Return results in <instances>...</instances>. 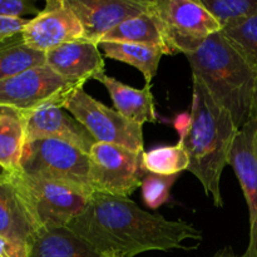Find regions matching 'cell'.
Instances as JSON below:
<instances>
[{
    "instance_id": "obj_1",
    "label": "cell",
    "mask_w": 257,
    "mask_h": 257,
    "mask_svg": "<svg viewBox=\"0 0 257 257\" xmlns=\"http://www.w3.org/2000/svg\"><path fill=\"white\" fill-rule=\"evenodd\" d=\"M100 256L135 257L147 251L191 250L186 240L201 241L192 223L170 221L142 210L131 198L94 192L84 211L68 226Z\"/></svg>"
},
{
    "instance_id": "obj_2",
    "label": "cell",
    "mask_w": 257,
    "mask_h": 257,
    "mask_svg": "<svg viewBox=\"0 0 257 257\" xmlns=\"http://www.w3.org/2000/svg\"><path fill=\"white\" fill-rule=\"evenodd\" d=\"M190 132L185 147L190 158L188 170L202 185L216 207H223L221 176L228 166L231 148L238 128L230 113L216 103L205 85L192 77Z\"/></svg>"
},
{
    "instance_id": "obj_3",
    "label": "cell",
    "mask_w": 257,
    "mask_h": 257,
    "mask_svg": "<svg viewBox=\"0 0 257 257\" xmlns=\"http://www.w3.org/2000/svg\"><path fill=\"white\" fill-rule=\"evenodd\" d=\"M192 77L200 79L217 104L225 108L238 130L251 120L257 73L221 32L186 55Z\"/></svg>"
},
{
    "instance_id": "obj_4",
    "label": "cell",
    "mask_w": 257,
    "mask_h": 257,
    "mask_svg": "<svg viewBox=\"0 0 257 257\" xmlns=\"http://www.w3.org/2000/svg\"><path fill=\"white\" fill-rule=\"evenodd\" d=\"M20 172L67 186L89 197L94 193L89 178V155L62 141L25 143Z\"/></svg>"
},
{
    "instance_id": "obj_5",
    "label": "cell",
    "mask_w": 257,
    "mask_h": 257,
    "mask_svg": "<svg viewBox=\"0 0 257 257\" xmlns=\"http://www.w3.org/2000/svg\"><path fill=\"white\" fill-rule=\"evenodd\" d=\"M150 10L160 23L170 55L191 54L208 37L221 32L200 0H150Z\"/></svg>"
},
{
    "instance_id": "obj_6",
    "label": "cell",
    "mask_w": 257,
    "mask_h": 257,
    "mask_svg": "<svg viewBox=\"0 0 257 257\" xmlns=\"http://www.w3.org/2000/svg\"><path fill=\"white\" fill-rule=\"evenodd\" d=\"M88 132L95 142L124 147L137 153L145 152L143 125L132 122L78 88L63 104Z\"/></svg>"
},
{
    "instance_id": "obj_7",
    "label": "cell",
    "mask_w": 257,
    "mask_h": 257,
    "mask_svg": "<svg viewBox=\"0 0 257 257\" xmlns=\"http://www.w3.org/2000/svg\"><path fill=\"white\" fill-rule=\"evenodd\" d=\"M40 230L68 227L84 211L89 196L53 181L13 172Z\"/></svg>"
},
{
    "instance_id": "obj_8",
    "label": "cell",
    "mask_w": 257,
    "mask_h": 257,
    "mask_svg": "<svg viewBox=\"0 0 257 257\" xmlns=\"http://www.w3.org/2000/svg\"><path fill=\"white\" fill-rule=\"evenodd\" d=\"M146 175L142 153L99 142L90 150L89 178L93 192L130 198L142 186Z\"/></svg>"
},
{
    "instance_id": "obj_9",
    "label": "cell",
    "mask_w": 257,
    "mask_h": 257,
    "mask_svg": "<svg viewBox=\"0 0 257 257\" xmlns=\"http://www.w3.org/2000/svg\"><path fill=\"white\" fill-rule=\"evenodd\" d=\"M75 89L45 64L0 80V104L27 113L48 105L63 107Z\"/></svg>"
},
{
    "instance_id": "obj_10",
    "label": "cell",
    "mask_w": 257,
    "mask_h": 257,
    "mask_svg": "<svg viewBox=\"0 0 257 257\" xmlns=\"http://www.w3.org/2000/svg\"><path fill=\"white\" fill-rule=\"evenodd\" d=\"M22 34L30 48L43 53L67 43L87 40L79 19L65 0H48L44 9L25 25Z\"/></svg>"
},
{
    "instance_id": "obj_11",
    "label": "cell",
    "mask_w": 257,
    "mask_h": 257,
    "mask_svg": "<svg viewBox=\"0 0 257 257\" xmlns=\"http://www.w3.org/2000/svg\"><path fill=\"white\" fill-rule=\"evenodd\" d=\"M257 120L251 119L236 135L228 165L233 168L248 207L250 241L241 257H257V152L255 133Z\"/></svg>"
},
{
    "instance_id": "obj_12",
    "label": "cell",
    "mask_w": 257,
    "mask_h": 257,
    "mask_svg": "<svg viewBox=\"0 0 257 257\" xmlns=\"http://www.w3.org/2000/svg\"><path fill=\"white\" fill-rule=\"evenodd\" d=\"M84 29L87 40H100L124 20L143 14L150 0H65Z\"/></svg>"
},
{
    "instance_id": "obj_13",
    "label": "cell",
    "mask_w": 257,
    "mask_h": 257,
    "mask_svg": "<svg viewBox=\"0 0 257 257\" xmlns=\"http://www.w3.org/2000/svg\"><path fill=\"white\" fill-rule=\"evenodd\" d=\"M40 231L14 175L0 177V236L28 253Z\"/></svg>"
},
{
    "instance_id": "obj_14",
    "label": "cell",
    "mask_w": 257,
    "mask_h": 257,
    "mask_svg": "<svg viewBox=\"0 0 257 257\" xmlns=\"http://www.w3.org/2000/svg\"><path fill=\"white\" fill-rule=\"evenodd\" d=\"M27 143L38 140H57L69 143L89 155L95 145L90 133L59 105H48L27 113Z\"/></svg>"
},
{
    "instance_id": "obj_15",
    "label": "cell",
    "mask_w": 257,
    "mask_h": 257,
    "mask_svg": "<svg viewBox=\"0 0 257 257\" xmlns=\"http://www.w3.org/2000/svg\"><path fill=\"white\" fill-rule=\"evenodd\" d=\"M45 64L77 88L104 72L99 45L90 40H78L59 45L45 53Z\"/></svg>"
},
{
    "instance_id": "obj_16",
    "label": "cell",
    "mask_w": 257,
    "mask_h": 257,
    "mask_svg": "<svg viewBox=\"0 0 257 257\" xmlns=\"http://www.w3.org/2000/svg\"><path fill=\"white\" fill-rule=\"evenodd\" d=\"M94 80L104 85L112 98L114 109L123 117L142 125L145 123H157L158 115L151 85L146 84L142 89H137L105 73L97 75Z\"/></svg>"
},
{
    "instance_id": "obj_17",
    "label": "cell",
    "mask_w": 257,
    "mask_h": 257,
    "mask_svg": "<svg viewBox=\"0 0 257 257\" xmlns=\"http://www.w3.org/2000/svg\"><path fill=\"white\" fill-rule=\"evenodd\" d=\"M27 112L0 104V166L9 173L20 171L27 143Z\"/></svg>"
},
{
    "instance_id": "obj_18",
    "label": "cell",
    "mask_w": 257,
    "mask_h": 257,
    "mask_svg": "<svg viewBox=\"0 0 257 257\" xmlns=\"http://www.w3.org/2000/svg\"><path fill=\"white\" fill-rule=\"evenodd\" d=\"M92 246L68 227L42 230L28 251V257H99Z\"/></svg>"
},
{
    "instance_id": "obj_19",
    "label": "cell",
    "mask_w": 257,
    "mask_h": 257,
    "mask_svg": "<svg viewBox=\"0 0 257 257\" xmlns=\"http://www.w3.org/2000/svg\"><path fill=\"white\" fill-rule=\"evenodd\" d=\"M107 42L135 43V44L150 45V47L160 48L163 50L165 55H170L160 23H158L155 14L151 12L150 8L143 14L124 20L118 27L110 30L100 40V43Z\"/></svg>"
},
{
    "instance_id": "obj_20",
    "label": "cell",
    "mask_w": 257,
    "mask_h": 257,
    "mask_svg": "<svg viewBox=\"0 0 257 257\" xmlns=\"http://www.w3.org/2000/svg\"><path fill=\"white\" fill-rule=\"evenodd\" d=\"M99 48L109 59L125 63L140 70L148 85L157 74L161 59L165 55L160 48L135 43L107 42L100 43Z\"/></svg>"
},
{
    "instance_id": "obj_21",
    "label": "cell",
    "mask_w": 257,
    "mask_h": 257,
    "mask_svg": "<svg viewBox=\"0 0 257 257\" xmlns=\"http://www.w3.org/2000/svg\"><path fill=\"white\" fill-rule=\"evenodd\" d=\"M45 65V53L30 48L22 32L0 40V80Z\"/></svg>"
},
{
    "instance_id": "obj_22",
    "label": "cell",
    "mask_w": 257,
    "mask_h": 257,
    "mask_svg": "<svg viewBox=\"0 0 257 257\" xmlns=\"http://www.w3.org/2000/svg\"><path fill=\"white\" fill-rule=\"evenodd\" d=\"M142 165L147 173L161 176L180 175L188 170L190 158L185 142L178 141L177 145L161 146L142 153Z\"/></svg>"
},
{
    "instance_id": "obj_23",
    "label": "cell",
    "mask_w": 257,
    "mask_h": 257,
    "mask_svg": "<svg viewBox=\"0 0 257 257\" xmlns=\"http://www.w3.org/2000/svg\"><path fill=\"white\" fill-rule=\"evenodd\" d=\"M220 24L221 30L236 27L257 14V0H200Z\"/></svg>"
},
{
    "instance_id": "obj_24",
    "label": "cell",
    "mask_w": 257,
    "mask_h": 257,
    "mask_svg": "<svg viewBox=\"0 0 257 257\" xmlns=\"http://www.w3.org/2000/svg\"><path fill=\"white\" fill-rule=\"evenodd\" d=\"M257 73V14L246 22L221 30Z\"/></svg>"
},
{
    "instance_id": "obj_25",
    "label": "cell",
    "mask_w": 257,
    "mask_h": 257,
    "mask_svg": "<svg viewBox=\"0 0 257 257\" xmlns=\"http://www.w3.org/2000/svg\"><path fill=\"white\" fill-rule=\"evenodd\" d=\"M180 175L161 176L155 173H147L142 181L143 202L151 210H157L166 202H168L171 188Z\"/></svg>"
},
{
    "instance_id": "obj_26",
    "label": "cell",
    "mask_w": 257,
    "mask_h": 257,
    "mask_svg": "<svg viewBox=\"0 0 257 257\" xmlns=\"http://www.w3.org/2000/svg\"><path fill=\"white\" fill-rule=\"evenodd\" d=\"M40 13L32 0H0V18H23L24 15Z\"/></svg>"
},
{
    "instance_id": "obj_27",
    "label": "cell",
    "mask_w": 257,
    "mask_h": 257,
    "mask_svg": "<svg viewBox=\"0 0 257 257\" xmlns=\"http://www.w3.org/2000/svg\"><path fill=\"white\" fill-rule=\"evenodd\" d=\"M28 23L25 18H0V40L23 32Z\"/></svg>"
},
{
    "instance_id": "obj_28",
    "label": "cell",
    "mask_w": 257,
    "mask_h": 257,
    "mask_svg": "<svg viewBox=\"0 0 257 257\" xmlns=\"http://www.w3.org/2000/svg\"><path fill=\"white\" fill-rule=\"evenodd\" d=\"M191 123H192V118H191V112L180 113L175 117L173 119V127L177 131L178 136H180L181 142H185L186 137L188 136L190 132Z\"/></svg>"
},
{
    "instance_id": "obj_29",
    "label": "cell",
    "mask_w": 257,
    "mask_h": 257,
    "mask_svg": "<svg viewBox=\"0 0 257 257\" xmlns=\"http://www.w3.org/2000/svg\"><path fill=\"white\" fill-rule=\"evenodd\" d=\"M0 257H28V253L0 236Z\"/></svg>"
},
{
    "instance_id": "obj_30",
    "label": "cell",
    "mask_w": 257,
    "mask_h": 257,
    "mask_svg": "<svg viewBox=\"0 0 257 257\" xmlns=\"http://www.w3.org/2000/svg\"><path fill=\"white\" fill-rule=\"evenodd\" d=\"M212 257H241V256L235 255V252L232 251V248L228 247V246H227V247L218 250L217 252H216Z\"/></svg>"
},
{
    "instance_id": "obj_31",
    "label": "cell",
    "mask_w": 257,
    "mask_h": 257,
    "mask_svg": "<svg viewBox=\"0 0 257 257\" xmlns=\"http://www.w3.org/2000/svg\"><path fill=\"white\" fill-rule=\"evenodd\" d=\"M251 119L257 120V85H256V89H255V95H253L252 110H251Z\"/></svg>"
},
{
    "instance_id": "obj_32",
    "label": "cell",
    "mask_w": 257,
    "mask_h": 257,
    "mask_svg": "<svg viewBox=\"0 0 257 257\" xmlns=\"http://www.w3.org/2000/svg\"><path fill=\"white\" fill-rule=\"evenodd\" d=\"M8 173H9V172H8V171H5L4 168H3L2 166H0V177H3V176L8 175Z\"/></svg>"
},
{
    "instance_id": "obj_33",
    "label": "cell",
    "mask_w": 257,
    "mask_h": 257,
    "mask_svg": "<svg viewBox=\"0 0 257 257\" xmlns=\"http://www.w3.org/2000/svg\"><path fill=\"white\" fill-rule=\"evenodd\" d=\"M255 146H256V152H257V130H256V133H255Z\"/></svg>"
},
{
    "instance_id": "obj_34",
    "label": "cell",
    "mask_w": 257,
    "mask_h": 257,
    "mask_svg": "<svg viewBox=\"0 0 257 257\" xmlns=\"http://www.w3.org/2000/svg\"><path fill=\"white\" fill-rule=\"evenodd\" d=\"M99 257H109V256H99Z\"/></svg>"
}]
</instances>
